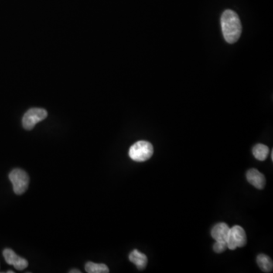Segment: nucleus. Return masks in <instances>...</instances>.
I'll return each mask as SVG.
<instances>
[{"label":"nucleus","instance_id":"obj_2","mask_svg":"<svg viewBox=\"0 0 273 273\" xmlns=\"http://www.w3.org/2000/svg\"><path fill=\"white\" fill-rule=\"evenodd\" d=\"M154 154V147L148 141H140L133 144L129 149L128 155L135 162H145L151 159Z\"/></svg>","mask_w":273,"mask_h":273},{"label":"nucleus","instance_id":"obj_6","mask_svg":"<svg viewBox=\"0 0 273 273\" xmlns=\"http://www.w3.org/2000/svg\"><path fill=\"white\" fill-rule=\"evenodd\" d=\"M2 254L7 264L13 266L17 270H24L28 267V260L17 255L12 249H5Z\"/></svg>","mask_w":273,"mask_h":273},{"label":"nucleus","instance_id":"obj_5","mask_svg":"<svg viewBox=\"0 0 273 273\" xmlns=\"http://www.w3.org/2000/svg\"><path fill=\"white\" fill-rule=\"evenodd\" d=\"M47 117V112L43 109L33 108L28 110L22 118V124L25 129L32 130L39 121Z\"/></svg>","mask_w":273,"mask_h":273},{"label":"nucleus","instance_id":"obj_1","mask_svg":"<svg viewBox=\"0 0 273 273\" xmlns=\"http://www.w3.org/2000/svg\"><path fill=\"white\" fill-rule=\"evenodd\" d=\"M221 26L223 36L227 43L232 44L238 40L241 35L242 26L235 12L233 10H226L222 15Z\"/></svg>","mask_w":273,"mask_h":273},{"label":"nucleus","instance_id":"obj_15","mask_svg":"<svg viewBox=\"0 0 273 273\" xmlns=\"http://www.w3.org/2000/svg\"><path fill=\"white\" fill-rule=\"evenodd\" d=\"M7 273H13L14 272H13V271H8V272H7Z\"/></svg>","mask_w":273,"mask_h":273},{"label":"nucleus","instance_id":"obj_7","mask_svg":"<svg viewBox=\"0 0 273 273\" xmlns=\"http://www.w3.org/2000/svg\"><path fill=\"white\" fill-rule=\"evenodd\" d=\"M246 177H247V182L259 190H262L265 188V176L257 169H251L247 171Z\"/></svg>","mask_w":273,"mask_h":273},{"label":"nucleus","instance_id":"obj_11","mask_svg":"<svg viewBox=\"0 0 273 273\" xmlns=\"http://www.w3.org/2000/svg\"><path fill=\"white\" fill-rule=\"evenodd\" d=\"M253 154L256 159L259 161H264L267 159L270 154V149L264 144H258L253 148Z\"/></svg>","mask_w":273,"mask_h":273},{"label":"nucleus","instance_id":"obj_13","mask_svg":"<svg viewBox=\"0 0 273 273\" xmlns=\"http://www.w3.org/2000/svg\"><path fill=\"white\" fill-rule=\"evenodd\" d=\"M227 248V243L224 241H216L213 244V250L216 254H222Z\"/></svg>","mask_w":273,"mask_h":273},{"label":"nucleus","instance_id":"obj_4","mask_svg":"<svg viewBox=\"0 0 273 273\" xmlns=\"http://www.w3.org/2000/svg\"><path fill=\"white\" fill-rule=\"evenodd\" d=\"M226 243L229 250H234L237 247H244L247 244V234L244 229L240 226L230 228Z\"/></svg>","mask_w":273,"mask_h":273},{"label":"nucleus","instance_id":"obj_14","mask_svg":"<svg viewBox=\"0 0 273 273\" xmlns=\"http://www.w3.org/2000/svg\"><path fill=\"white\" fill-rule=\"evenodd\" d=\"M81 272L80 271V270H71L70 273H80Z\"/></svg>","mask_w":273,"mask_h":273},{"label":"nucleus","instance_id":"obj_12","mask_svg":"<svg viewBox=\"0 0 273 273\" xmlns=\"http://www.w3.org/2000/svg\"><path fill=\"white\" fill-rule=\"evenodd\" d=\"M85 270L88 273H108L110 272L106 264H95L93 262H88L86 264Z\"/></svg>","mask_w":273,"mask_h":273},{"label":"nucleus","instance_id":"obj_8","mask_svg":"<svg viewBox=\"0 0 273 273\" xmlns=\"http://www.w3.org/2000/svg\"><path fill=\"white\" fill-rule=\"evenodd\" d=\"M230 228L225 223H219L213 226L211 236L216 241H227Z\"/></svg>","mask_w":273,"mask_h":273},{"label":"nucleus","instance_id":"obj_3","mask_svg":"<svg viewBox=\"0 0 273 273\" xmlns=\"http://www.w3.org/2000/svg\"><path fill=\"white\" fill-rule=\"evenodd\" d=\"M10 182H12L14 192L16 195H23L28 190L30 178L25 171L15 169L8 175Z\"/></svg>","mask_w":273,"mask_h":273},{"label":"nucleus","instance_id":"obj_9","mask_svg":"<svg viewBox=\"0 0 273 273\" xmlns=\"http://www.w3.org/2000/svg\"><path fill=\"white\" fill-rule=\"evenodd\" d=\"M129 260L140 270H144L148 265V257L138 250H134L130 253Z\"/></svg>","mask_w":273,"mask_h":273},{"label":"nucleus","instance_id":"obj_10","mask_svg":"<svg viewBox=\"0 0 273 273\" xmlns=\"http://www.w3.org/2000/svg\"><path fill=\"white\" fill-rule=\"evenodd\" d=\"M257 263L260 270L264 273H271L273 271V260L266 254H259L257 257Z\"/></svg>","mask_w":273,"mask_h":273}]
</instances>
